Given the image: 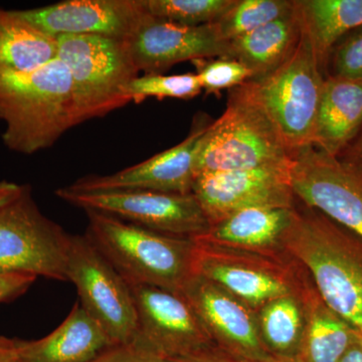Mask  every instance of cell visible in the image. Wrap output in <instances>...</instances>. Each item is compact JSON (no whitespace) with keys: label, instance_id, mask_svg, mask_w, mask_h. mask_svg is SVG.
Listing matches in <instances>:
<instances>
[{"label":"cell","instance_id":"31","mask_svg":"<svg viewBox=\"0 0 362 362\" xmlns=\"http://www.w3.org/2000/svg\"><path fill=\"white\" fill-rule=\"evenodd\" d=\"M90 362H166L165 358L134 342L112 345Z\"/></svg>","mask_w":362,"mask_h":362},{"label":"cell","instance_id":"23","mask_svg":"<svg viewBox=\"0 0 362 362\" xmlns=\"http://www.w3.org/2000/svg\"><path fill=\"white\" fill-rule=\"evenodd\" d=\"M57 58V37L28 23L18 11L0 8V73L37 70Z\"/></svg>","mask_w":362,"mask_h":362},{"label":"cell","instance_id":"19","mask_svg":"<svg viewBox=\"0 0 362 362\" xmlns=\"http://www.w3.org/2000/svg\"><path fill=\"white\" fill-rule=\"evenodd\" d=\"M362 130V78H325L313 142L329 156H341Z\"/></svg>","mask_w":362,"mask_h":362},{"label":"cell","instance_id":"36","mask_svg":"<svg viewBox=\"0 0 362 362\" xmlns=\"http://www.w3.org/2000/svg\"><path fill=\"white\" fill-rule=\"evenodd\" d=\"M25 185H20L11 181H0V209L20 197Z\"/></svg>","mask_w":362,"mask_h":362},{"label":"cell","instance_id":"27","mask_svg":"<svg viewBox=\"0 0 362 362\" xmlns=\"http://www.w3.org/2000/svg\"><path fill=\"white\" fill-rule=\"evenodd\" d=\"M152 18L183 26L218 23L235 0H143Z\"/></svg>","mask_w":362,"mask_h":362},{"label":"cell","instance_id":"35","mask_svg":"<svg viewBox=\"0 0 362 362\" xmlns=\"http://www.w3.org/2000/svg\"><path fill=\"white\" fill-rule=\"evenodd\" d=\"M18 340L0 335V362H20Z\"/></svg>","mask_w":362,"mask_h":362},{"label":"cell","instance_id":"33","mask_svg":"<svg viewBox=\"0 0 362 362\" xmlns=\"http://www.w3.org/2000/svg\"><path fill=\"white\" fill-rule=\"evenodd\" d=\"M166 362H243L226 354L218 346L211 347L190 356L165 359Z\"/></svg>","mask_w":362,"mask_h":362},{"label":"cell","instance_id":"18","mask_svg":"<svg viewBox=\"0 0 362 362\" xmlns=\"http://www.w3.org/2000/svg\"><path fill=\"white\" fill-rule=\"evenodd\" d=\"M295 206L238 211L213 223L206 235L194 240L267 256H286L285 235L296 216Z\"/></svg>","mask_w":362,"mask_h":362},{"label":"cell","instance_id":"15","mask_svg":"<svg viewBox=\"0 0 362 362\" xmlns=\"http://www.w3.org/2000/svg\"><path fill=\"white\" fill-rule=\"evenodd\" d=\"M18 11L54 37L90 35L124 40H129L148 16L143 0H66Z\"/></svg>","mask_w":362,"mask_h":362},{"label":"cell","instance_id":"5","mask_svg":"<svg viewBox=\"0 0 362 362\" xmlns=\"http://www.w3.org/2000/svg\"><path fill=\"white\" fill-rule=\"evenodd\" d=\"M58 59L70 71L75 126L102 118L130 103L127 86L139 76L128 40L64 35Z\"/></svg>","mask_w":362,"mask_h":362},{"label":"cell","instance_id":"3","mask_svg":"<svg viewBox=\"0 0 362 362\" xmlns=\"http://www.w3.org/2000/svg\"><path fill=\"white\" fill-rule=\"evenodd\" d=\"M85 211L86 237L128 284L181 294L194 275V240L154 232L110 214Z\"/></svg>","mask_w":362,"mask_h":362},{"label":"cell","instance_id":"20","mask_svg":"<svg viewBox=\"0 0 362 362\" xmlns=\"http://www.w3.org/2000/svg\"><path fill=\"white\" fill-rule=\"evenodd\" d=\"M114 345L77 302L61 325L39 340H18L20 362H90Z\"/></svg>","mask_w":362,"mask_h":362},{"label":"cell","instance_id":"30","mask_svg":"<svg viewBox=\"0 0 362 362\" xmlns=\"http://www.w3.org/2000/svg\"><path fill=\"white\" fill-rule=\"evenodd\" d=\"M326 77L362 78V26L342 37L331 49ZM325 77V78H326Z\"/></svg>","mask_w":362,"mask_h":362},{"label":"cell","instance_id":"10","mask_svg":"<svg viewBox=\"0 0 362 362\" xmlns=\"http://www.w3.org/2000/svg\"><path fill=\"white\" fill-rule=\"evenodd\" d=\"M56 194L85 211L110 214L154 232L197 239L206 235L211 221L194 195L150 190L76 192L59 188Z\"/></svg>","mask_w":362,"mask_h":362},{"label":"cell","instance_id":"6","mask_svg":"<svg viewBox=\"0 0 362 362\" xmlns=\"http://www.w3.org/2000/svg\"><path fill=\"white\" fill-rule=\"evenodd\" d=\"M324 80L313 42L303 25L291 56L270 75L247 82L291 152L313 142Z\"/></svg>","mask_w":362,"mask_h":362},{"label":"cell","instance_id":"29","mask_svg":"<svg viewBox=\"0 0 362 362\" xmlns=\"http://www.w3.org/2000/svg\"><path fill=\"white\" fill-rule=\"evenodd\" d=\"M194 63L197 64L199 84L206 94L232 90L252 78V71L237 59L223 57L211 61L201 59Z\"/></svg>","mask_w":362,"mask_h":362},{"label":"cell","instance_id":"11","mask_svg":"<svg viewBox=\"0 0 362 362\" xmlns=\"http://www.w3.org/2000/svg\"><path fill=\"white\" fill-rule=\"evenodd\" d=\"M295 197L362 237V173L310 144L292 151Z\"/></svg>","mask_w":362,"mask_h":362},{"label":"cell","instance_id":"2","mask_svg":"<svg viewBox=\"0 0 362 362\" xmlns=\"http://www.w3.org/2000/svg\"><path fill=\"white\" fill-rule=\"evenodd\" d=\"M2 140L9 150L37 153L75 127L70 71L61 59L37 70L0 73Z\"/></svg>","mask_w":362,"mask_h":362},{"label":"cell","instance_id":"34","mask_svg":"<svg viewBox=\"0 0 362 362\" xmlns=\"http://www.w3.org/2000/svg\"><path fill=\"white\" fill-rule=\"evenodd\" d=\"M338 158L362 173V130Z\"/></svg>","mask_w":362,"mask_h":362},{"label":"cell","instance_id":"4","mask_svg":"<svg viewBox=\"0 0 362 362\" xmlns=\"http://www.w3.org/2000/svg\"><path fill=\"white\" fill-rule=\"evenodd\" d=\"M291 150L247 82L228 93L223 115L209 124L194 161L195 175L259 168H288Z\"/></svg>","mask_w":362,"mask_h":362},{"label":"cell","instance_id":"38","mask_svg":"<svg viewBox=\"0 0 362 362\" xmlns=\"http://www.w3.org/2000/svg\"><path fill=\"white\" fill-rule=\"evenodd\" d=\"M255 362H302L300 358H282V357L269 356L263 361Z\"/></svg>","mask_w":362,"mask_h":362},{"label":"cell","instance_id":"32","mask_svg":"<svg viewBox=\"0 0 362 362\" xmlns=\"http://www.w3.org/2000/svg\"><path fill=\"white\" fill-rule=\"evenodd\" d=\"M37 278L28 274L0 273V303H8L25 294Z\"/></svg>","mask_w":362,"mask_h":362},{"label":"cell","instance_id":"1","mask_svg":"<svg viewBox=\"0 0 362 362\" xmlns=\"http://www.w3.org/2000/svg\"><path fill=\"white\" fill-rule=\"evenodd\" d=\"M285 251L310 275L329 308L362 334V237L297 199Z\"/></svg>","mask_w":362,"mask_h":362},{"label":"cell","instance_id":"21","mask_svg":"<svg viewBox=\"0 0 362 362\" xmlns=\"http://www.w3.org/2000/svg\"><path fill=\"white\" fill-rule=\"evenodd\" d=\"M297 4V0H296ZM299 7L294 13L228 42L225 58L237 59L252 73L251 81L270 75L291 56L301 37Z\"/></svg>","mask_w":362,"mask_h":362},{"label":"cell","instance_id":"13","mask_svg":"<svg viewBox=\"0 0 362 362\" xmlns=\"http://www.w3.org/2000/svg\"><path fill=\"white\" fill-rule=\"evenodd\" d=\"M289 168H259L195 175L192 194L211 225L255 207H293Z\"/></svg>","mask_w":362,"mask_h":362},{"label":"cell","instance_id":"7","mask_svg":"<svg viewBox=\"0 0 362 362\" xmlns=\"http://www.w3.org/2000/svg\"><path fill=\"white\" fill-rule=\"evenodd\" d=\"M194 273L213 281L258 310L267 302L301 291L307 271L289 254L267 256L194 240Z\"/></svg>","mask_w":362,"mask_h":362},{"label":"cell","instance_id":"12","mask_svg":"<svg viewBox=\"0 0 362 362\" xmlns=\"http://www.w3.org/2000/svg\"><path fill=\"white\" fill-rule=\"evenodd\" d=\"M138 329L133 341L163 358L216 346L192 305L181 294L148 285H129Z\"/></svg>","mask_w":362,"mask_h":362},{"label":"cell","instance_id":"14","mask_svg":"<svg viewBox=\"0 0 362 362\" xmlns=\"http://www.w3.org/2000/svg\"><path fill=\"white\" fill-rule=\"evenodd\" d=\"M181 295L192 305L214 344L226 354L243 362L271 356L259 335L257 311L233 293L194 274Z\"/></svg>","mask_w":362,"mask_h":362},{"label":"cell","instance_id":"37","mask_svg":"<svg viewBox=\"0 0 362 362\" xmlns=\"http://www.w3.org/2000/svg\"><path fill=\"white\" fill-rule=\"evenodd\" d=\"M339 362H362V334L359 331Z\"/></svg>","mask_w":362,"mask_h":362},{"label":"cell","instance_id":"9","mask_svg":"<svg viewBox=\"0 0 362 362\" xmlns=\"http://www.w3.org/2000/svg\"><path fill=\"white\" fill-rule=\"evenodd\" d=\"M66 277L114 345L133 341L138 322L130 286L85 235H71Z\"/></svg>","mask_w":362,"mask_h":362},{"label":"cell","instance_id":"16","mask_svg":"<svg viewBox=\"0 0 362 362\" xmlns=\"http://www.w3.org/2000/svg\"><path fill=\"white\" fill-rule=\"evenodd\" d=\"M211 123L202 120L182 142L148 160L113 175L86 176L68 188L76 192L150 190L165 194H192L195 156Z\"/></svg>","mask_w":362,"mask_h":362},{"label":"cell","instance_id":"26","mask_svg":"<svg viewBox=\"0 0 362 362\" xmlns=\"http://www.w3.org/2000/svg\"><path fill=\"white\" fill-rule=\"evenodd\" d=\"M296 0H235L216 23L226 42L294 13Z\"/></svg>","mask_w":362,"mask_h":362},{"label":"cell","instance_id":"17","mask_svg":"<svg viewBox=\"0 0 362 362\" xmlns=\"http://www.w3.org/2000/svg\"><path fill=\"white\" fill-rule=\"evenodd\" d=\"M128 44L138 71L145 75L162 74L183 62L223 58L228 49L216 23L183 26L149 14Z\"/></svg>","mask_w":362,"mask_h":362},{"label":"cell","instance_id":"24","mask_svg":"<svg viewBox=\"0 0 362 362\" xmlns=\"http://www.w3.org/2000/svg\"><path fill=\"white\" fill-rule=\"evenodd\" d=\"M297 4L325 76L331 49L362 26V0H297Z\"/></svg>","mask_w":362,"mask_h":362},{"label":"cell","instance_id":"8","mask_svg":"<svg viewBox=\"0 0 362 362\" xmlns=\"http://www.w3.org/2000/svg\"><path fill=\"white\" fill-rule=\"evenodd\" d=\"M71 235L47 218L25 185L0 209V273L28 274L68 282Z\"/></svg>","mask_w":362,"mask_h":362},{"label":"cell","instance_id":"22","mask_svg":"<svg viewBox=\"0 0 362 362\" xmlns=\"http://www.w3.org/2000/svg\"><path fill=\"white\" fill-rule=\"evenodd\" d=\"M302 300L306 329L300 359L302 362H339L358 330L326 305L309 274Z\"/></svg>","mask_w":362,"mask_h":362},{"label":"cell","instance_id":"25","mask_svg":"<svg viewBox=\"0 0 362 362\" xmlns=\"http://www.w3.org/2000/svg\"><path fill=\"white\" fill-rule=\"evenodd\" d=\"M303 287L299 293L276 298L257 310L259 335L271 356L300 358L306 329Z\"/></svg>","mask_w":362,"mask_h":362},{"label":"cell","instance_id":"28","mask_svg":"<svg viewBox=\"0 0 362 362\" xmlns=\"http://www.w3.org/2000/svg\"><path fill=\"white\" fill-rule=\"evenodd\" d=\"M202 90L197 74L187 73L170 76L150 74L135 78L127 86L126 95L131 102L139 104L150 97L159 100L165 98L189 100L199 96Z\"/></svg>","mask_w":362,"mask_h":362}]
</instances>
